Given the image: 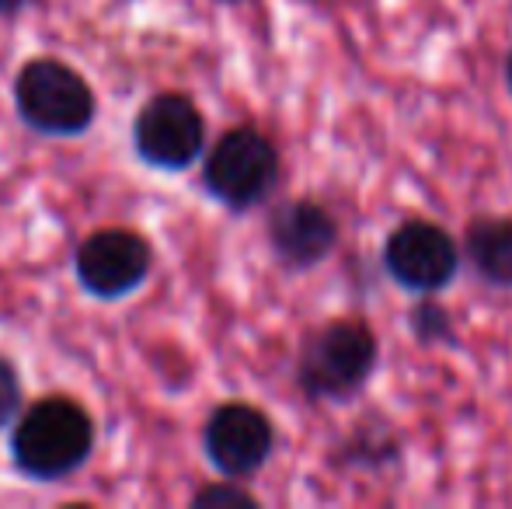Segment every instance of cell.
Segmentation results:
<instances>
[{
	"mask_svg": "<svg viewBox=\"0 0 512 509\" xmlns=\"http://www.w3.org/2000/svg\"><path fill=\"white\" fill-rule=\"evenodd\" d=\"M133 147L150 168L185 171L206 147V123L196 102L185 95H157L140 109L133 123Z\"/></svg>",
	"mask_w": 512,
	"mask_h": 509,
	"instance_id": "6",
	"label": "cell"
},
{
	"mask_svg": "<svg viewBox=\"0 0 512 509\" xmlns=\"http://www.w3.org/2000/svg\"><path fill=\"white\" fill-rule=\"evenodd\" d=\"M269 245L283 269H317L338 248V220L317 199H286L269 217Z\"/></svg>",
	"mask_w": 512,
	"mask_h": 509,
	"instance_id": "9",
	"label": "cell"
},
{
	"mask_svg": "<svg viewBox=\"0 0 512 509\" xmlns=\"http://www.w3.org/2000/svg\"><path fill=\"white\" fill-rule=\"evenodd\" d=\"M460 255L485 286L512 290V217H474Z\"/></svg>",
	"mask_w": 512,
	"mask_h": 509,
	"instance_id": "10",
	"label": "cell"
},
{
	"mask_svg": "<svg viewBox=\"0 0 512 509\" xmlns=\"http://www.w3.org/2000/svg\"><path fill=\"white\" fill-rule=\"evenodd\" d=\"M338 454H342L345 464H352V468H387V464H394L401 457V443L394 440L387 429H370V433H356L349 436V440L338 447Z\"/></svg>",
	"mask_w": 512,
	"mask_h": 509,
	"instance_id": "11",
	"label": "cell"
},
{
	"mask_svg": "<svg viewBox=\"0 0 512 509\" xmlns=\"http://www.w3.org/2000/svg\"><path fill=\"white\" fill-rule=\"evenodd\" d=\"M408 328L422 346H453L457 342V325L450 311L436 304V297H422L408 314Z\"/></svg>",
	"mask_w": 512,
	"mask_h": 509,
	"instance_id": "12",
	"label": "cell"
},
{
	"mask_svg": "<svg viewBox=\"0 0 512 509\" xmlns=\"http://www.w3.org/2000/svg\"><path fill=\"white\" fill-rule=\"evenodd\" d=\"M380 342L366 321L338 318L304 342L297 384L310 401H349L377 374Z\"/></svg>",
	"mask_w": 512,
	"mask_h": 509,
	"instance_id": "2",
	"label": "cell"
},
{
	"mask_svg": "<svg viewBox=\"0 0 512 509\" xmlns=\"http://www.w3.org/2000/svg\"><path fill=\"white\" fill-rule=\"evenodd\" d=\"M203 450L223 478H251L269 464L276 450V426L262 408L230 401L209 415Z\"/></svg>",
	"mask_w": 512,
	"mask_h": 509,
	"instance_id": "7",
	"label": "cell"
},
{
	"mask_svg": "<svg viewBox=\"0 0 512 509\" xmlns=\"http://www.w3.org/2000/svg\"><path fill=\"white\" fill-rule=\"evenodd\" d=\"M18 405H21V381L14 374L11 360L0 356V429L11 426L14 415H18Z\"/></svg>",
	"mask_w": 512,
	"mask_h": 509,
	"instance_id": "14",
	"label": "cell"
},
{
	"mask_svg": "<svg viewBox=\"0 0 512 509\" xmlns=\"http://www.w3.org/2000/svg\"><path fill=\"white\" fill-rule=\"evenodd\" d=\"M77 279L98 300H119L150 276V245L133 231L105 227L77 248Z\"/></svg>",
	"mask_w": 512,
	"mask_h": 509,
	"instance_id": "8",
	"label": "cell"
},
{
	"mask_svg": "<svg viewBox=\"0 0 512 509\" xmlns=\"http://www.w3.org/2000/svg\"><path fill=\"white\" fill-rule=\"evenodd\" d=\"M220 4H244V0H220Z\"/></svg>",
	"mask_w": 512,
	"mask_h": 509,
	"instance_id": "17",
	"label": "cell"
},
{
	"mask_svg": "<svg viewBox=\"0 0 512 509\" xmlns=\"http://www.w3.org/2000/svg\"><path fill=\"white\" fill-rule=\"evenodd\" d=\"M32 4H35V0H0V14H7V18H11V14L28 11Z\"/></svg>",
	"mask_w": 512,
	"mask_h": 509,
	"instance_id": "15",
	"label": "cell"
},
{
	"mask_svg": "<svg viewBox=\"0 0 512 509\" xmlns=\"http://www.w3.org/2000/svg\"><path fill=\"white\" fill-rule=\"evenodd\" d=\"M206 192L230 213H248L279 185V150L265 133L237 126L213 143L203 164Z\"/></svg>",
	"mask_w": 512,
	"mask_h": 509,
	"instance_id": "3",
	"label": "cell"
},
{
	"mask_svg": "<svg viewBox=\"0 0 512 509\" xmlns=\"http://www.w3.org/2000/svg\"><path fill=\"white\" fill-rule=\"evenodd\" d=\"M95 450L91 415L70 398H42L18 419L11 457L21 475L35 482H60L84 468Z\"/></svg>",
	"mask_w": 512,
	"mask_h": 509,
	"instance_id": "1",
	"label": "cell"
},
{
	"mask_svg": "<svg viewBox=\"0 0 512 509\" xmlns=\"http://www.w3.org/2000/svg\"><path fill=\"white\" fill-rule=\"evenodd\" d=\"M506 84H509V91H512V49H509V56H506Z\"/></svg>",
	"mask_w": 512,
	"mask_h": 509,
	"instance_id": "16",
	"label": "cell"
},
{
	"mask_svg": "<svg viewBox=\"0 0 512 509\" xmlns=\"http://www.w3.org/2000/svg\"><path fill=\"white\" fill-rule=\"evenodd\" d=\"M196 509H258V499L244 492L237 482H216L192 496Z\"/></svg>",
	"mask_w": 512,
	"mask_h": 509,
	"instance_id": "13",
	"label": "cell"
},
{
	"mask_svg": "<svg viewBox=\"0 0 512 509\" xmlns=\"http://www.w3.org/2000/svg\"><path fill=\"white\" fill-rule=\"evenodd\" d=\"M460 262L464 255L457 238L432 220H405L384 241L387 276L418 297H436L439 290H446L457 279Z\"/></svg>",
	"mask_w": 512,
	"mask_h": 509,
	"instance_id": "5",
	"label": "cell"
},
{
	"mask_svg": "<svg viewBox=\"0 0 512 509\" xmlns=\"http://www.w3.org/2000/svg\"><path fill=\"white\" fill-rule=\"evenodd\" d=\"M14 105L25 126L46 136H77L95 123V91L60 60H28L14 81Z\"/></svg>",
	"mask_w": 512,
	"mask_h": 509,
	"instance_id": "4",
	"label": "cell"
}]
</instances>
